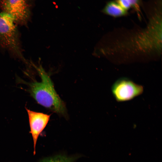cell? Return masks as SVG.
I'll list each match as a JSON object with an SVG mask.
<instances>
[{"instance_id": "6da1fadb", "label": "cell", "mask_w": 162, "mask_h": 162, "mask_svg": "<svg viewBox=\"0 0 162 162\" xmlns=\"http://www.w3.org/2000/svg\"><path fill=\"white\" fill-rule=\"evenodd\" d=\"M148 21L146 28L134 33L114 48L134 54L156 53L162 49V10L153 8L147 11Z\"/></svg>"}, {"instance_id": "7a4b0ae2", "label": "cell", "mask_w": 162, "mask_h": 162, "mask_svg": "<svg viewBox=\"0 0 162 162\" xmlns=\"http://www.w3.org/2000/svg\"><path fill=\"white\" fill-rule=\"evenodd\" d=\"M36 68L41 80L27 83L28 92L39 104L66 117L67 113L65 104L57 93L50 76L41 66Z\"/></svg>"}, {"instance_id": "3957f363", "label": "cell", "mask_w": 162, "mask_h": 162, "mask_svg": "<svg viewBox=\"0 0 162 162\" xmlns=\"http://www.w3.org/2000/svg\"><path fill=\"white\" fill-rule=\"evenodd\" d=\"M15 23L9 14L4 12L0 13V45L28 65L22 53L19 32Z\"/></svg>"}, {"instance_id": "277c9868", "label": "cell", "mask_w": 162, "mask_h": 162, "mask_svg": "<svg viewBox=\"0 0 162 162\" xmlns=\"http://www.w3.org/2000/svg\"><path fill=\"white\" fill-rule=\"evenodd\" d=\"M144 88L126 78H120L112 85L111 91L112 94L118 102L131 100L142 94Z\"/></svg>"}, {"instance_id": "5b68a950", "label": "cell", "mask_w": 162, "mask_h": 162, "mask_svg": "<svg viewBox=\"0 0 162 162\" xmlns=\"http://www.w3.org/2000/svg\"><path fill=\"white\" fill-rule=\"evenodd\" d=\"M2 6L4 12L11 16L15 23H26L29 14L26 0H3Z\"/></svg>"}, {"instance_id": "8992f818", "label": "cell", "mask_w": 162, "mask_h": 162, "mask_svg": "<svg viewBox=\"0 0 162 162\" xmlns=\"http://www.w3.org/2000/svg\"><path fill=\"white\" fill-rule=\"evenodd\" d=\"M26 110L28 116L30 130V133L33 139L34 154H35L38 137L48 123L51 115L34 111L27 108Z\"/></svg>"}, {"instance_id": "52a82bcc", "label": "cell", "mask_w": 162, "mask_h": 162, "mask_svg": "<svg viewBox=\"0 0 162 162\" xmlns=\"http://www.w3.org/2000/svg\"><path fill=\"white\" fill-rule=\"evenodd\" d=\"M104 14L114 18L124 16L128 14L116 0L108 2L102 10Z\"/></svg>"}, {"instance_id": "ba28073f", "label": "cell", "mask_w": 162, "mask_h": 162, "mask_svg": "<svg viewBox=\"0 0 162 162\" xmlns=\"http://www.w3.org/2000/svg\"><path fill=\"white\" fill-rule=\"evenodd\" d=\"M75 159L74 157L60 155L44 158L39 162H74Z\"/></svg>"}, {"instance_id": "9c48e42d", "label": "cell", "mask_w": 162, "mask_h": 162, "mask_svg": "<svg viewBox=\"0 0 162 162\" xmlns=\"http://www.w3.org/2000/svg\"><path fill=\"white\" fill-rule=\"evenodd\" d=\"M130 4L131 7L136 12L138 17H140L141 13V8L142 6L141 0H127Z\"/></svg>"}, {"instance_id": "30bf717a", "label": "cell", "mask_w": 162, "mask_h": 162, "mask_svg": "<svg viewBox=\"0 0 162 162\" xmlns=\"http://www.w3.org/2000/svg\"></svg>"}]
</instances>
